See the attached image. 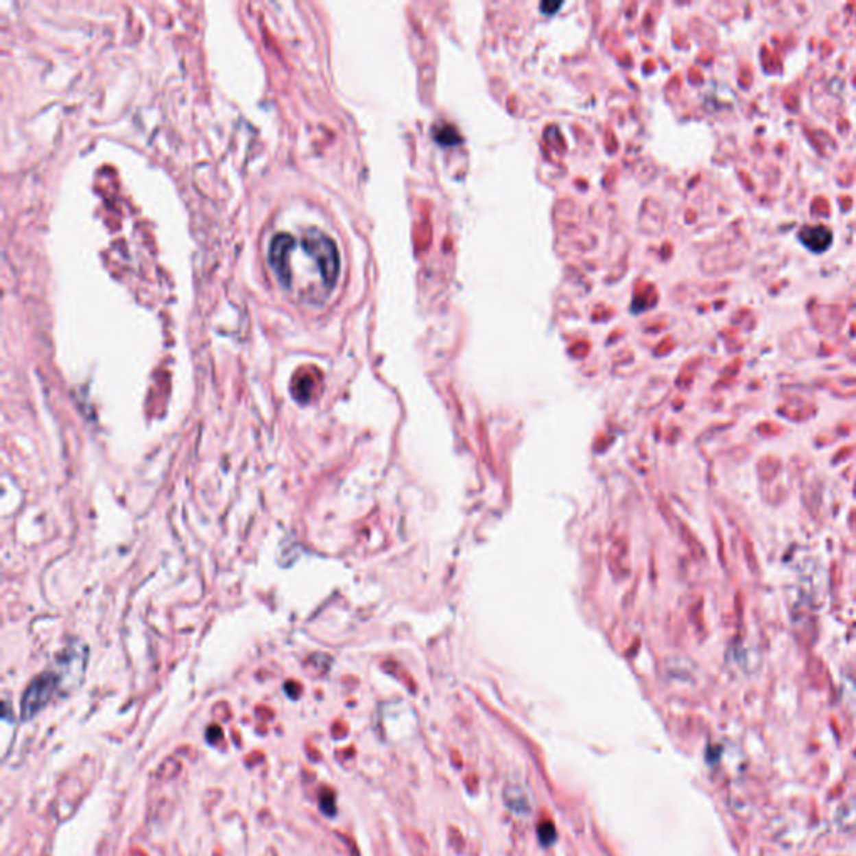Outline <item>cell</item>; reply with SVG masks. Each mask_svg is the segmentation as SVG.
I'll return each mask as SVG.
<instances>
[{"instance_id":"cell-1","label":"cell","mask_w":856,"mask_h":856,"mask_svg":"<svg viewBox=\"0 0 856 856\" xmlns=\"http://www.w3.org/2000/svg\"><path fill=\"white\" fill-rule=\"evenodd\" d=\"M268 261L283 288L309 305L323 303L338 281V248L318 229H308L300 236L276 235L270 244Z\"/></svg>"},{"instance_id":"cell-2","label":"cell","mask_w":856,"mask_h":856,"mask_svg":"<svg viewBox=\"0 0 856 856\" xmlns=\"http://www.w3.org/2000/svg\"><path fill=\"white\" fill-rule=\"evenodd\" d=\"M57 682V676L54 672H44V674L37 676L32 682L29 684V687L25 689L24 698H22V720H32L39 711L51 701V698L54 696V691H56Z\"/></svg>"},{"instance_id":"cell-3","label":"cell","mask_w":856,"mask_h":856,"mask_svg":"<svg viewBox=\"0 0 856 856\" xmlns=\"http://www.w3.org/2000/svg\"><path fill=\"white\" fill-rule=\"evenodd\" d=\"M831 231L827 226H806L800 231L801 243L813 253H823L831 244Z\"/></svg>"},{"instance_id":"cell-4","label":"cell","mask_w":856,"mask_h":856,"mask_svg":"<svg viewBox=\"0 0 856 856\" xmlns=\"http://www.w3.org/2000/svg\"><path fill=\"white\" fill-rule=\"evenodd\" d=\"M503 798H506V802L508 808L512 809L514 813L517 815L525 816L532 811V802H530L529 793H527L525 788H522L521 785H508L506 788V793H503Z\"/></svg>"},{"instance_id":"cell-5","label":"cell","mask_w":856,"mask_h":856,"mask_svg":"<svg viewBox=\"0 0 856 856\" xmlns=\"http://www.w3.org/2000/svg\"><path fill=\"white\" fill-rule=\"evenodd\" d=\"M435 139H437L440 144H445V146L447 144L452 146V144L460 143V136H458L457 129L449 124H442L435 128Z\"/></svg>"},{"instance_id":"cell-6","label":"cell","mask_w":856,"mask_h":856,"mask_svg":"<svg viewBox=\"0 0 856 856\" xmlns=\"http://www.w3.org/2000/svg\"><path fill=\"white\" fill-rule=\"evenodd\" d=\"M538 838H540V842L544 843L545 846H547V844H552L554 840L557 838L556 828H554V824L550 823V821H545V823H542L540 827H538Z\"/></svg>"},{"instance_id":"cell-7","label":"cell","mask_w":856,"mask_h":856,"mask_svg":"<svg viewBox=\"0 0 856 856\" xmlns=\"http://www.w3.org/2000/svg\"><path fill=\"white\" fill-rule=\"evenodd\" d=\"M320 808L323 809L324 815L331 816L336 813V806H335V798L331 793H323L320 798Z\"/></svg>"},{"instance_id":"cell-8","label":"cell","mask_w":856,"mask_h":856,"mask_svg":"<svg viewBox=\"0 0 856 856\" xmlns=\"http://www.w3.org/2000/svg\"><path fill=\"white\" fill-rule=\"evenodd\" d=\"M560 5H562V2H544V3H542V5H540V9L544 10L545 14H550V12H552V10H557V9H559Z\"/></svg>"}]
</instances>
